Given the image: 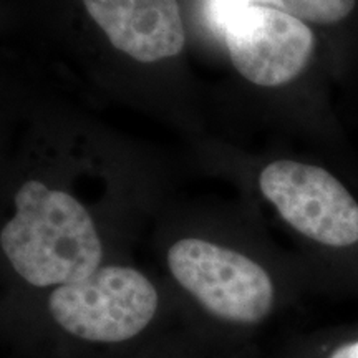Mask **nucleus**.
Returning <instances> with one entry per match:
<instances>
[{
    "mask_svg": "<svg viewBox=\"0 0 358 358\" xmlns=\"http://www.w3.org/2000/svg\"><path fill=\"white\" fill-rule=\"evenodd\" d=\"M0 244L13 271L35 287L73 284L100 268L103 245L87 209L69 192L27 181Z\"/></svg>",
    "mask_w": 358,
    "mask_h": 358,
    "instance_id": "nucleus-1",
    "label": "nucleus"
},
{
    "mask_svg": "<svg viewBox=\"0 0 358 358\" xmlns=\"http://www.w3.org/2000/svg\"><path fill=\"white\" fill-rule=\"evenodd\" d=\"M158 292L131 267L106 266L92 275L60 285L48 310L62 329L88 342L118 343L133 338L153 320Z\"/></svg>",
    "mask_w": 358,
    "mask_h": 358,
    "instance_id": "nucleus-2",
    "label": "nucleus"
},
{
    "mask_svg": "<svg viewBox=\"0 0 358 358\" xmlns=\"http://www.w3.org/2000/svg\"><path fill=\"white\" fill-rule=\"evenodd\" d=\"M168 266L174 279L219 319L257 324L274 303V285L267 272L222 245L186 237L169 249Z\"/></svg>",
    "mask_w": 358,
    "mask_h": 358,
    "instance_id": "nucleus-3",
    "label": "nucleus"
},
{
    "mask_svg": "<svg viewBox=\"0 0 358 358\" xmlns=\"http://www.w3.org/2000/svg\"><path fill=\"white\" fill-rule=\"evenodd\" d=\"M259 186L284 221L308 239L330 248L358 243V203L324 168L274 161L264 168Z\"/></svg>",
    "mask_w": 358,
    "mask_h": 358,
    "instance_id": "nucleus-4",
    "label": "nucleus"
},
{
    "mask_svg": "<svg viewBox=\"0 0 358 358\" xmlns=\"http://www.w3.org/2000/svg\"><path fill=\"white\" fill-rule=\"evenodd\" d=\"M224 40L236 70L259 87L292 82L315 50V37L306 22L261 3L241 12Z\"/></svg>",
    "mask_w": 358,
    "mask_h": 358,
    "instance_id": "nucleus-5",
    "label": "nucleus"
},
{
    "mask_svg": "<svg viewBox=\"0 0 358 358\" xmlns=\"http://www.w3.org/2000/svg\"><path fill=\"white\" fill-rule=\"evenodd\" d=\"M116 50L143 64L176 57L186 34L176 0H83Z\"/></svg>",
    "mask_w": 358,
    "mask_h": 358,
    "instance_id": "nucleus-6",
    "label": "nucleus"
},
{
    "mask_svg": "<svg viewBox=\"0 0 358 358\" xmlns=\"http://www.w3.org/2000/svg\"><path fill=\"white\" fill-rule=\"evenodd\" d=\"M261 6L279 8L295 19L330 25L343 20L355 7V0H256Z\"/></svg>",
    "mask_w": 358,
    "mask_h": 358,
    "instance_id": "nucleus-7",
    "label": "nucleus"
},
{
    "mask_svg": "<svg viewBox=\"0 0 358 358\" xmlns=\"http://www.w3.org/2000/svg\"><path fill=\"white\" fill-rule=\"evenodd\" d=\"M252 3H256V0H206V20L213 32L226 35L236 17Z\"/></svg>",
    "mask_w": 358,
    "mask_h": 358,
    "instance_id": "nucleus-8",
    "label": "nucleus"
},
{
    "mask_svg": "<svg viewBox=\"0 0 358 358\" xmlns=\"http://www.w3.org/2000/svg\"><path fill=\"white\" fill-rule=\"evenodd\" d=\"M330 358H358V340L338 347Z\"/></svg>",
    "mask_w": 358,
    "mask_h": 358,
    "instance_id": "nucleus-9",
    "label": "nucleus"
}]
</instances>
